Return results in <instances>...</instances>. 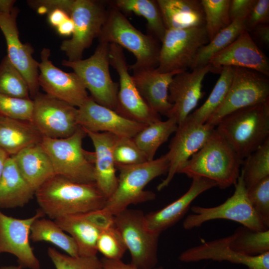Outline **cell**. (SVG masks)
Returning <instances> with one entry per match:
<instances>
[{
    "instance_id": "obj_1",
    "label": "cell",
    "mask_w": 269,
    "mask_h": 269,
    "mask_svg": "<svg viewBox=\"0 0 269 269\" xmlns=\"http://www.w3.org/2000/svg\"><path fill=\"white\" fill-rule=\"evenodd\" d=\"M41 210L49 218H58L100 209L107 199L95 182L78 183L55 175L35 192Z\"/></svg>"
},
{
    "instance_id": "obj_2",
    "label": "cell",
    "mask_w": 269,
    "mask_h": 269,
    "mask_svg": "<svg viewBox=\"0 0 269 269\" xmlns=\"http://www.w3.org/2000/svg\"><path fill=\"white\" fill-rule=\"evenodd\" d=\"M243 161L215 129L205 144L181 167L178 173L192 179H210L224 189L236 183Z\"/></svg>"
},
{
    "instance_id": "obj_3",
    "label": "cell",
    "mask_w": 269,
    "mask_h": 269,
    "mask_svg": "<svg viewBox=\"0 0 269 269\" xmlns=\"http://www.w3.org/2000/svg\"><path fill=\"white\" fill-rule=\"evenodd\" d=\"M216 126L217 132L243 160L269 138V101L233 112Z\"/></svg>"
},
{
    "instance_id": "obj_4",
    "label": "cell",
    "mask_w": 269,
    "mask_h": 269,
    "mask_svg": "<svg viewBox=\"0 0 269 269\" xmlns=\"http://www.w3.org/2000/svg\"><path fill=\"white\" fill-rule=\"evenodd\" d=\"M107 19L99 36V42L115 43L132 52L135 62L129 66L132 71L158 66L160 42L136 28L124 14L109 2Z\"/></svg>"
},
{
    "instance_id": "obj_5",
    "label": "cell",
    "mask_w": 269,
    "mask_h": 269,
    "mask_svg": "<svg viewBox=\"0 0 269 269\" xmlns=\"http://www.w3.org/2000/svg\"><path fill=\"white\" fill-rule=\"evenodd\" d=\"M168 168L165 154L142 164L117 167L120 171L117 189L103 208L115 216L130 205L154 200L155 193L144 188L155 178L167 173Z\"/></svg>"
},
{
    "instance_id": "obj_6",
    "label": "cell",
    "mask_w": 269,
    "mask_h": 269,
    "mask_svg": "<svg viewBox=\"0 0 269 269\" xmlns=\"http://www.w3.org/2000/svg\"><path fill=\"white\" fill-rule=\"evenodd\" d=\"M86 135L79 126L65 138L42 137L40 144L49 156L56 175L78 183L95 182L94 153L82 146Z\"/></svg>"
},
{
    "instance_id": "obj_7",
    "label": "cell",
    "mask_w": 269,
    "mask_h": 269,
    "mask_svg": "<svg viewBox=\"0 0 269 269\" xmlns=\"http://www.w3.org/2000/svg\"><path fill=\"white\" fill-rule=\"evenodd\" d=\"M57 8L64 10L74 23L70 39L60 45L69 61L82 59L83 52L98 37L107 19L108 8L104 2L94 0H57Z\"/></svg>"
},
{
    "instance_id": "obj_8",
    "label": "cell",
    "mask_w": 269,
    "mask_h": 269,
    "mask_svg": "<svg viewBox=\"0 0 269 269\" xmlns=\"http://www.w3.org/2000/svg\"><path fill=\"white\" fill-rule=\"evenodd\" d=\"M109 44L100 42L89 58L64 60L62 64L73 70L96 103L115 111L119 85L112 80L110 73Z\"/></svg>"
},
{
    "instance_id": "obj_9",
    "label": "cell",
    "mask_w": 269,
    "mask_h": 269,
    "mask_svg": "<svg viewBox=\"0 0 269 269\" xmlns=\"http://www.w3.org/2000/svg\"><path fill=\"white\" fill-rule=\"evenodd\" d=\"M144 216L141 210L127 208L114 216L115 226L131 254V264L139 269H152L157 263L160 234L147 228Z\"/></svg>"
},
{
    "instance_id": "obj_10",
    "label": "cell",
    "mask_w": 269,
    "mask_h": 269,
    "mask_svg": "<svg viewBox=\"0 0 269 269\" xmlns=\"http://www.w3.org/2000/svg\"><path fill=\"white\" fill-rule=\"evenodd\" d=\"M234 185L233 194L223 203L211 207L192 206L191 210L193 214L185 219L183 228L190 230L200 227L207 221L226 219L240 223L255 231L269 230L263 224L249 200L247 188L241 173Z\"/></svg>"
},
{
    "instance_id": "obj_11",
    "label": "cell",
    "mask_w": 269,
    "mask_h": 269,
    "mask_svg": "<svg viewBox=\"0 0 269 269\" xmlns=\"http://www.w3.org/2000/svg\"><path fill=\"white\" fill-rule=\"evenodd\" d=\"M233 67V77L228 92L206 122L215 127L233 112L269 101V77L252 69Z\"/></svg>"
},
{
    "instance_id": "obj_12",
    "label": "cell",
    "mask_w": 269,
    "mask_h": 269,
    "mask_svg": "<svg viewBox=\"0 0 269 269\" xmlns=\"http://www.w3.org/2000/svg\"><path fill=\"white\" fill-rule=\"evenodd\" d=\"M110 64L119 77L117 104L115 111L130 121L147 125L161 120L138 92L129 72L123 48L115 43L109 45Z\"/></svg>"
},
{
    "instance_id": "obj_13",
    "label": "cell",
    "mask_w": 269,
    "mask_h": 269,
    "mask_svg": "<svg viewBox=\"0 0 269 269\" xmlns=\"http://www.w3.org/2000/svg\"><path fill=\"white\" fill-rule=\"evenodd\" d=\"M209 41L205 26L166 29L161 42L156 70L168 73L190 69L200 48Z\"/></svg>"
},
{
    "instance_id": "obj_14",
    "label": "cell",
    "mask_w": 269,
    "mask_h": 269,
    "mask_svg": "<svg viewBox=\"0 0 269 269\" xmlns=\"http://www.w3.org/2000/svg\"><path fill=\"white\" fill-rule=\"evenodd\" d=\"M31 123L42 137L65 138L79 128L78 108L47 94L33 98Z\"/></svg>"
},
{
    "instance_id": "obj_15",
    "label": "cell",
    "mask_w": 269,
    "mask_h": 269,
    "mask_svg": "<svg viewBox=\"0 0 269 269\" xmlns=\"http://www.w3.org/2000/svg\"><path fill=\"white\" fill-rule=\"evenodd\" d=\"M215 128L206 123H198L188 116L178 125L165 154L169 161L166 177L157 185L158 191L168 186L181 167L205 144Z\"/></svg>"
},
{
    "instance_id": "obj_16",
    "label": "cell",
    "mask_w": 269,
    "mask_h": 269,
    "mask_svg": "<svg viewBox=\"0 0 269 269\" xmlns=\"http://www.w3.org/2000/svg\"><path fill=\"white\" fill-rule=\"evenodd\" d=\"M50 55V49L42 50L38 64L39 86L46 94L80 107L89 98L87 90L74 72H65L53 64Z\"/></svg>"
},
{
    "instance_id": "obj_17",
    "label": "cell",
    "mask_w": 269,
    "mask_h": 269,
    "mask_svg": "<svg viewBox=\"0 0 269 269\" xmlns=\"http://www.w3.org/2000/svg\"><path fill=\"white\" fill-rule=\"evenodd\" d=\"M18 12L16 7L9 13L0 11V29L6 43V55L24 78L28 86L30 98L33 99L39 92V62L32 57V47L29 44L22 43L19 39L16 24Z\"/></svg>"
},
{
    "instance_id": "obj_18",
    "label": "cell",
    "mask_w": 269,
    "mask_h": 269,
    "mask_svg": "<svg viewBox=\"0 0 269 269\" xmlns=\"http://www.w3.org/2000/svg\"><path fill=\"white\" fill-rule=\"evenodd\" d=\"M44 214L40 210L30 218L18 219L7 216L0 210V254L14 255L22 268L39 269V262L33 252L29 239L32 223Z\"/></svg>"
},
{
    "instance_id": "obj_19",
    "label": "cell",
    "mask_w": 269,
    "mask_h": 269,
    "mask_svg": "<svg viewBox=\"0 0 269 269\" xmlns=\"http://www.w3.org/2000/svg\"><path fill=\"white\" fill-rule=\"evenodd\" d=\"M181 71L173 78L168 89V101L173 106L168 117L175 119L178 125L182 122L204 96L202 83L205 76L213 71L208 64Z\"/></svg>"
},
{
    "instance_id": "obj_20",
    "label": "cell",
    "mask_w": 269,
    "mask_h": 269,
    "mask_svg": "<svg viewBox=\"0 0 269 269\" xmlns=\"http://www.w3.org/2000/svg\"><path fill=\"white\" fill-rule=\"evenodd\" d=\"M77 122L87 131L132 138L146 126L124 118L114 110L98 104L91 97L78 108Z\"/></svg>"
},
{
    "instance_id": "obj_21",
    "label": "cell",
    "mask_w": 269,
    "mask_h": 269,
    "mask_svg": "<svg viewBox=\"0 0 269 269\" xmlns=\"http://www.w3.org/2000/svg\"><path fill=\"white\" fill-rule=\"evenodd\" d=\"M209 64L212 67V72L220 73L226 66L238 67L269 77V59L246 29L230 45L213 56Z\"/></svg>"
},
{
    "instance_id": "obj_22",
    "label": "cell",
    "mask_w": 269,
    "mask_h": 269,
    "mask_svg": "<svg viewBox=\"0 0 269 269\" xmlns=\"http://www.w3.org/2000/svg\"><path fill=\"white\" fill-rule=\"evenodd\" d=\"M185 263L211 260L241 264L248 269H269V252L256 256L239 254L230 248L224 238L203 242L183 252L179 257Z\"/></svg>"
},
{
    "instance_id": "obj_23",
    "label": "cell",
    "mask_w": 269,
    "mask_h": 269,
    "mask_svg": "<svg viewBox=\"0 0 269 269\" xmlns=\"http://www.w3.org/2000/svg\"><path fill=\"white\" fill-rule=\"evenodd\" d=\"M214 187L216 183L209 179L196 177L186 193L163 208L145 215L147 228L158 234L176 223L186 213L193 201L204 192Z\"/></svg>"
},
{
    "instance_id": "obj_24",
    "label": "cell",
    "mask_w": 269,
    "mask_h": 269,
    "mask_svg": "<svg viewBox=\"0 0 269 269\" xmlns=\"http://www.w3.org/2000/svg\"><path fill=\"white\" fill-rule=\"evenodd\" d=\"M84 130L91 139L95 149V182L107 200L115 192L118 183L113 154L118 136L107 132Z\"/></svg>"
},
{
    "instance_id": "obj_25",
    "label": "cell",
    "mask_w": 269,
    "mask_h": 269,
    "mask_svg": "<svg viewBox=\"0 0 269 269\" xmlns=\"http://www.w3.org/2000/svg\"><path fill=\"white\" fill-rule=\"evenodd\" d=\"M183 71L160 73L156 68L133 71L134 82L141 96L155 112L168 117L172 104L168 101V89L173 77Z\"/></svg>"
},
{
    "instance_id": "obj_26",
    "label": "cell",
    "mask_w": 269,
    "mask_h": 269,
    "mask_svg": "<svg viewBox=\"0 0 269 269\" xmlns=\"http://www.w3.org/2000/svg\"><path fill=\"white\" fill-rule=\"evenodd\" d=\"M166 29L205 26L201 0H157Z\"/></svg>"
},
{
    "instance_id": "obj_27",
    "label": "cell",
    "mask_w": 269,
    "mask_h": 269,
    "mask_svg": "<svg viewBox=\"0 0 269 269\" xmlns=\"http://www.w3.org/2000/svg\"><path fill=\"white\" fill-rule=\"evenodd\" d=\"M11 156L22 176L35 192L56 175L49 156L40 143L26 147Z\"/></svg>"
},
{
    "instance_id": "obj_28",
    "label": "cell",
    "mask_w": 269,
    "mask_h": 269,
    "mask_svg": "<svg viewBox=\"0 0 269 269\" xmlns=\"http://www.w3.org/2000/svg\"><path fill=\"white\" fill-rule=\"evenodd\" d=\"M42 136L29 121L0 116V148L9 156L40 143Z\"/></svg>"
},
{
    "instance_id": "obj_29",
    "label": "cell",
    "mask_w": 269,
    "mask_h": 269,
    "mask_svg": "<svg viewBox=\"0 0 269 269\" xmlns=\"http://www.w3.org/2000/svg\"><path fill=\"white\" fill-rule=\"evenodd\" d=\"M35 194L21 174L12 156L6 160L0 180V208L22 207Z\"/></svg>"
},
{
    "instance_id": "obj_30",
    "label": "cell",
    "mask_w": 269,
    "mask_h": 269,
    "mask_svg": "<svg viewBox=\"0 0 269 269\" xmlns=\"http://www.w3.org/2000/svg\"><path fill=\"white\" fill-rule=\"evenodd\" d=\"M54 221L75 241L79 256H97V240L100 231L82 218L79 215L65 216Z\"/></svg>"
},
{
    "instance_id": "obj_31",
    "label": "cell",
    "mask_w": 269,
    "mask_h": 269,
    "mask_svg": "<svg viewBox=\"0 0 269 269\" xmlns=\"http://www.w3.org/2000/svg\"><path fill=\"white\" fill-rule=\"evenodd\" d=\"M110 2L122 12H133L143 17L147 21L148 34L161 43L166 29L157 0H116Z\"/></svg>"
},
{
    "instance_id": "obj_32",
    "label": "cell",
    "mask_w": 269,
    "mask_h": 269,
    "mask_svg": "<svg viewBox=\"0 0 269 269\" xmlns=\"http://www.w3.org/2000/svg\"><path fill=\"white\" fill-rule=\"evenodd\" d=\"M178 124L176 120L169 118L147 125L140 131L133 139L146 157L147 161L154 159L155 153L170 135L175 132Z\"/></svg>"
},
{
    "instance_id": "obj_33",
    "label": "cell",
    "mask_w": 269,
    "mask_h": 269,
    "mask_svg": "<svg viewBox=\"0 0 269 269\" xmlns=\"http://www.w3.org/2000/svg\"><path fill=\"white\" fill-rule=\"evenodd\" d=\"M224 239L233 251L247 256L269 252V230L255 231L245 226L238 228Z\"/></svg>"
},
{
    "instance_id": "obj_34",
    "label": "cell",
    "mask_w": 269,
    "mask_h": 269,
    "mask_svg": "<svg viewBox=\"0 0 269 269\" xmlns=\"http://www.w3.org/2000/svg\"><path fill=\"white\" fill-rule=\"evenodd\" d=\"M30 238L34 242L51 243L71 257L79 256L74 239L66 234L55 221L50 219L41 218L36 219L31 226Z\"/></svg>"
},
{
    "instance_id": "obj_35",
    "label": "cell",
    "mask_w": 269,
    "mask_h": 269,
    "mask_svg": "<svg viewBox=\"0 0 269 269\" xmlns=\"http://www.w3.org/2000/svg\"><path fill=\"white\" fill-rule=\"evenodd\" d=\"M244 22L245 19H240L233 21L207 44L201 47L190 69L208 64L213 56L233 42L245 29Z\"/></svg>"
},
{
    "instance_id": "obj_36",
    "label": "cell",
    "mask_w": 269,
    "mask_h": 269,
    "mask_svg": "<svg viewBox=\"0 0 269 269\" xmlns=\"http://www.w3.org/2000/svg\"><path fill=\"white\" fill-rule=\"evenodd\" d=\"M220 74L219 79L204 103L188 116L198 123L204 124L207 122L221 105L228 92L233 77V67H224Z\"/></svg>"
},
{
    "instance_id": "obj_37",
    "label": "cell",
    "mask_w": 269,
    "mask_h": 269,
    "mask_svg": "<svg viewBox=\"0 0 269 269\" xmlns=\"http://www.w3.org/2000/svg\"><path fill=\"white\" fill-rule=\"evenodd\" d=\"M241 173L246 188L269 177V138L245 158Z\"/></svg>"
},
{
    "instance_id": "obj_38",
    "label": "cell",
    "mask_w": 269,
    "mask_h": 269,
    "mask_svg": "<svg viewBox=\"0 0 269 269\" xmlns=\"http://www.w3.org/2000/svg\"><path fill=\"white\" fill-rule=\"evenodd\" d=\"M0 93L17 98L30 99L26 81L7 55L0 63Z\"/></svg>"
},
{
    "instance_id": "obj_39",
    "label": "cell",
    "mask_w": 269,
    "mask_h": 269,
    "mask_svg": "<svg viewBox=\"0 0 269 269\" xmlns=\"http://www.w3.org/2000/svg\"><path fill=\"white\" fill-rule=\"evenodd\" d=\"M230 0H201L205 14V27L211 41L231 23L229 14Z\"/></svg>"
},
{
    "instance_id": "obj_40",
    "label": "cell",
    "mask_w": 269,
    "mask_h": 269,
    "mask_svg": "<svg viewBox=\"0 0 269 269\" xmlns=\"http://www.w3.org/2000/svg\"><path fill=\"white\" fill-rule=\"evenodd\" d=\"M116 167L143 163L147 160L133 137H118L113 149Z\"/></svg>"
},
{
    "instance_id": "obj_41",
    "label": "cell",
    "mask_w": 269,
    "mask_h": 269,
    "mask_svg": "<svg viewBox=\"0 0 269 269\" xmlns=\"http://www.w3.org/2000/svg\"><path fill=\"white\" fill-rule=\"evenodd\" d=\"M97 249L104 258L111 260H121L127 250L122 236L115 226L100 231Z\"/></svg>"
},
{
    "instance_id": "obj_42",
    "label": "cell",
    "mask_w": 269,
    "mask_h": 269,
    "mask_svg": "<svg viewBox=\"0 0 269 269\" xmlns=\"http://www.w3.org/2000/svg\"><path fill=\"white\" fill-rule=\"evenodd\" d=\"M247 196L254 210L265 225L269 227V177L247 188Z\"/></svg>"
},
{
    "instance_id": "obj_43",
    "label": "cell",
    "mask_w": 269,
    "mask_h": 269,
    "mask_svg": "<svg viewBox=\"0 0 269 269\" xmlns=\"http://www.w3.org/2000/svg\"><path fill=\"white\" fill-rule=\"evenodd\" d=\"M47 253L56 269H102V262L97 256L71 257L58 252L54 248Z\"/></svg>"
},
{
    "instance_id": "obj_44",
    "label": "cell",
    "mask_w": 269,
    "mask_h": 269,
    "mask_svg": "<svg viewBox=\"0 0 269 269\" xmlns=\"http://www.w3.org/2000/svg\"><path fill=\"white\" fill-rule=\"evenodd\" d=\"M33 102L0 93V116L31 122Z\"/></svg>"
},
{
    "instance_id": "obj_45",
    "label": "cell",
    "mask_w": 269,
    "mask_h": 269,
    "mask_svg": "<svg viewBox=\"0 0 269 269\" xmlns=\"http://www.w3.org/2000/svg\"><path fill=\"white\" fill-rule=\"evenodd\" d=\"M244 23L249 32L258 25L269 24V0H256Z\"/></svg>"
},
{
    "instance_id": "obj_46",
    "label": "cell",
    "mask_w": 269,
    "mask_h": 269,
    "mask_svg": "<svg viewBox=\"0 0 269 269\" xmlns=\"http://www.w3.org/2000/svg\"><path fill=\"white\" fill-rule=\"evenodd\" d=\"M78 215L100 231L115 226V216L103 208Z\"/></svg>"
},
{
    "instance_id": "obj_47",
    "label": "cell",
    "mask_w": 269,
    "mask_h": 269,
    "mask_svg": "<svg viewBox=\"0 0 269 269\" xmlns=\"http://www.w3.org/2000/svg\"><path fill=\"white\" fill-rule=\"evenodd\" d=\"M256 0H230L229 14L231 22L245 19L253 7Z\"/></svg>"
},
{
    "instance_id": "obj_48",
    "label": "cell",
    "mask_w": 269,
    "mask_h": 269,
    "mask_svg": "<svg viewBox=\"0 0 269 269\" xmlns=\"http://www.w3.org/2000/svg\"><path fill=\"white\" fill-rule=\"evenodd\" d=\"M252 38L263 46H269V24L258 25L249 32Z\"/></svg>"
},
{
    "instance_id": "obj_49",
    "label": "cell",
    "mask_w": 269,
    "mask_h": 269,
    "mask_svg": "<svg viewBox=\"0 0 269 269\" xmlns=\"http://www.w3.org/2000/svg\"><path fill=\"white\" fill-rule=\"evenodd\" d=\"M102 269H139L131 264H126L121 260H111L103 258L101 260ZM152 269H163L162 267Z\"/></svg>"
},
{
    "instance_id": "obj_50",
    "label": "cell",
    "mask_w": 269,
    "mask_h": 269,
    "mask_svg": "<svg viewBox=\"0 0 269 269\" xmlns=\"http://www.w3.org/2000/svg\"><path fill=\"white\" fill-rule=\"evenodd\" d=\"M47 14L49 23L56 28L70 17L64 10L60 8L53 9Z\"/></svg>"
},
{
    "instance_id": "obj_51",
    "label": "cell",
    "mask_w": 269,
    "mask_h": 269,
    "mask_svg": "<svg viewBox=\"0 0 269 269\" xmlns=\"http://www.w3.org/2000/svg\"><path fill=\"white\" fill-rule=\"evenodd\" d=\"M57 32L62 36H69L72 35L74 31V23L72 19L69 17L56 28Z\"/></svg>"
},
{
    "instance_id": "obj_52",
    "label": "cell",
    "mask_w": 269,
    "mask_h": 269,
    "mask_svg": "<svg viewBox=\"0 0 269 269\" xmlns=\"http://www.w3.org/2000/svg\"><path fill=\"white\" fill-rule=\"evenodd\" d=\"M15 0H0V11L5 13H10L14 8Z\"/></svg>"
},
{
    "instance_id": "obj_53",
    "label": "cell",
    "mask_w": 269,
    "mask_h": 269,
    "mask_svg": "<svg viewBox=\"0 0 269 269\" xmlns=\"http://www.w3.org/2000/svg\"><path fill=\"white\" fill-rule=\"evenodd\" d=\"M9 156L4 151L0 148V180L1 178L6 160Z\"/></svg>"
},
{
    "instance_id": "obj_54",
    "label": "cell",
    "mask_w": 269,
    "mask_h": 269,
    "mask_svg": "<svg viewBox=\"0 0 269 269\" xmlns=\"http://www.w3.org/2000/svg\"><path fill=\"white\" fill-rule=\"evenodd\" d=\"M22 267L19 265L18 266H3L0 267V269H22Z\"/></svg>"
}]
</instances>
